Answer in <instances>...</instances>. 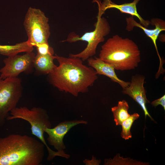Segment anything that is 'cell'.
I'll return each instance as SVG.
<instances>
[{
	"label": "cell",
	"mask_w": 165,
	"mask_h": 165,
	"mask_svg": "<svg viewBox=\"0 0 165 165\" xmlns=\"http://www.w3.org/2000/svg\"><path fill=\"white\" fill-rule=\"evenodd\" d=\"M59 63L53 71L48 74L49 82L60 91L77 96L88 92L98 79L97 74L91 67L84 65L78 57L55 55Z\"/></svg>",
	"instance_id": "6da1fadb"
},
{
	"label": "cell",
	"mask_w": 165,
	"mask_h": 165,
	"mask_svg": "<svg viewBox=\"0 0 165 165\" xmlns=\"http://www.w3.org/2000/svg\"><path fill=\"white\" fill-rule=\"evenodd\" d=\"M45 147L27 135L12 134L0 138V165H40Z\"/></svg>",
	"instance_id": "7a4b0ae2"
},
{
	"label": "cell",
	"mask_w": 165,
	"mask_h": 165,
	"mask_svg": "<svg viewBox=\"0 0 165 165\" xmlns=\"http://www.w3.org/2000/svg\"><path fill=\"white\" fill-rule=\"evenodd\" d=\"M99 57L121 71L134 69L141 61L140 51L132 40L118 35L109 38L101 46Z\"/></svg>",
	"instance_id": "3957f363"
},
{
	"label": "cell",
	"mask_w": 165,
	"mask_h": 165,
	"mask_svg": "<svg viewBox=\"0 0 165 165\" xmlns=\"http://www.w3.org/2000/svg\"><path fill=\"white\" fill-rule=\"evenodd\" d=\"M6 120L21 119L29 123L32 134L40 140L46 147L48 152L47 159L52 160L56 156H59L67 159L70 156L65 152L55 151L50 148L46 143L44 135L46 128H51V124L46 111L39 107H34L31 109L25 107H16L10 112Z\"/></svg>",
	"instance_id": "277c9868"
},
{
	"label": "cell",
	"mask_w": 165,
	"mask_h": 165,
	"mask_svg": "<svg viewBox=\"0 0 165 165\" xmlns=\"http://www.w3.org/2000/svg\"><path fill=\"white\" fill-rule=\"evenodd\" d=\"M94 26L95 29L93 31L86 32L81 37L71 33L66 40L62 41L72 43L82 41L87 43L86 47L82 51L75 54L71 53L69 56L78 57L83 61L96 54L98 45L105 41V37L110 33L111 28L107 20L101 16L97 17Z\"/></svg>",
	"instance_id": "5b68a950"
},
{
	"label": "cell",
	"mask_w": 165,
	"mask_h": 165,
	"mask_svg": "<svg viewBox=\"0 0 165 165\" xmlns=\"http://www.w3.org/2000/svg\"><path fill=\"white\" fill-rule=\"evenodd\" d=\"M49 18L39 9L30 7L25 16L24 25L30 46L48 43L50 35Z\"/></svg>",
	"instance_id": "8992f818"
},
{
	"label": "cell",
	"mask_w": 165,
	"mask_h": 165,
	"mask_svg": "<svg viewBox=\"0 0 165 165\" xmlns=\"http://www.w3.org/2000/svg\"><path fill=\"white\" fill-rule=\"evenodd\" d=\"M22 82L18 77H0V126L3 125L9 113L16 107L21 98Z\"/></svg>",
	"instance_id": "52a82bcc"
},
{
	"label": "cell",
	"mask_w": 165,
	"mask_h": 165,
	"mask_svg": "<svg viewBox=\"0 0 165 165\" xmlns=\"http://www.w3.org/2000/svg\"><path fill=\"white\" fill-rule=\"evenodd\" d=\"M35 55L33 51L7 57L3 60L4 66L0 69V77L2 79L18 77L21 73H31L33 67Z\"/></svg>",
	"instance_id": "ba28073f"
},
{
	"label": "cell",
	"mask_w": 165,
	"mask_h": 165,
	"mask_svg": "<svg viewBox=\"0 0 165 165\" xmlns=\"http://www.w3.org/2000/svg\"><path fill=\"white\" fill-rule=\"evenodd\" d=\"M87 122L82 120H67L60 123L53 128H46L45 132L48 135L47 140L49 144L53 146L57 151L64 152L65 146L63 142L64 136L73 127L80 124H86Z\"/></svg>",
	"instance_id": "9c48e42d"
},
{
	"label": "cell",
	"mask_w": 165,
	"mask_h": 165,
	"mask_svg": "<svg viewBox=\"0 0 165 165\" xmlns=\"http://www.w3.org/2000/svg\"><path fill=\"white\" fill-rule=\"evenodd\" d=\"M145 79L144 76L140 74L132 76L130 84L123 89L122 92L129 95L141 106L144 112L145 118L148 116L153 120L146 106V104L150 101L147 98L146 92L144 86Z\"/></svg>",
	"instance_id": "30bf717a"
},
{
	"label": "cell",
	"mask_w": 165,
	"mask_h": 165,
	"mask_svg": "<svg viewBox=\"0 0 165 165\" xmlns=\"http://www.w3.org/2000/svg\"><path fill=\"white\" fill-rule=\"evenodd\" d=\"M140 0H134L132 2L118 5L112 2L111 0H103L102 3L98 0H94L98 6L99 11L97 17H101L107 9L115 8L121 13L135 16L139 20L140 24L147 28L150 24V21L143 19L138 12L137 5Z\"/></svg>",
	"instance_id": "8fae6325"
},
{
	"label": "cell",
	"mask_w": 165,
	"mask_h": 165,
	"mask_svg": "<svg viewBox=\"0 0 165 165\" xmlns=\"http://www.w3.org/2000/svg\"><path fill=\"white\" fill-rule=\"evenodd\" d=\"M88 65L93 68L97 75L106 76L113 81L119 84L124 89L128 86L130 82H126L119 79L115 72V69L111 64L107 63L99 57H90L87 60Z\"/></svg>",
	"instance_id": "7c38bea8"
},
{
	"label": "cell",
	"mask_w": 165,
	"mask_h": 165,
	"mask_svg": "<svg viewBox=\"0 0 165 165\" xmlns=\"http://www.w3.org/2000/svg\"><path fill=\"white\" fill-rule=\"evenodd\" d=\"M56 56L51 54L42 55L37 53L33 61V67L36 73L49 74L53 72L57 66L53 62Z\"/></svg>",
	"instance_id": "4fadbf2b"
},
{
	"label": "cell",
	"mask_w": 165,
	"mask_h": 165,
	"mask_svg": "<svg viewBox=\"0 0 165 165\" xmlns=\"http://www.w3.org/2000/svg\"><path fill=\"white\" fill-rule=\"evenodd\" d=\"M34 48L29 45L28 41L12 45H0V54L7 57H12L21 52L33 51Z\"/></svg>",
	"instance_id": "5bb4252c"
},
{
	"label": "cell",
	"mask_w": 165,
	"mask_h": 165,
	"mask_svg": "<svg viewBox=\"0 0 165 165\" xmlns=\"http://www.w3.org/2000/svg\"><path fill=\"white\" fill-rule=\"evenodd\" d=\"M129 108L128 103L124 100L119 101L117 106L111 108L114 121L116 126L121 125L123 122L130 116L128 113Z\"/></svg>",
	"instance_id": "9a60e30c"
},
{
	"label": "cell",
	"mask_w": 165,
	"mask_h": 165,
	"mask_svg": "<svg viewBox=\"0 0 165 165\" xmlns=\"http://www.w3.org/2000/svg\"><path fill=\"white\" fill-rule=\"evenodd\" d=\"M150 21V24L155 26V32L154 35V39L152 41L157 54L159 57L160 60L159 66L162 67L163 64V61L161 58L158 50L156 45V40L158 38L160 32L162 31L165 30V21L160 18H152Z\"/></svg>",
	"instance_id": "2e32d148"
},
{
	"label": "cell",
	"mask_w": 165,
	"mask_h": 165,
	"mask_svg": "<svg viewBox=\"0 0 165 165\" xmlns=\"http://www.w3.org/2000/svg\"><path fill=\"white\" fill-rule=\"evenodd\" d=\"M140 115L136 113L130 116L122 123V130L121 133L122 138L125 140L131 138L132 135L130 130L134 121L138 119Z\"/></svg>",
	"instance_id": "e0dca14e"
},
{
	"label": "cell",
	"mask_w": 165,
	"mask_h": 165,
	"mask_svg": "<svg viewBox=\"0 0 165 165\" xmlns=\"http://www.w3.org/2000/svg\"><path fill=\"white\" fill-rule=\"evenodd\" d=\"M127 22L126 30L128 31L133 30L134 27H137L141 28L146 34L149 37L152 41L154 39V35L155 32V29H149L145 27L140 23L136 22L134 19L133 16H130L126 19Z\"/></svg>",
	"instance_id": "ac0fdd59"
},
{
	"label": "cell",
	"mask_w": 165,
	"mask_h": 165,
	"mask_svg": "<svg viewBox=\"0 0 165 165\" xmlns=\"http://www.w3.org/2000/svg\"><path fill=\"white\" fill-rule=\"evenodd\" d=\"M35 47L36 48L37 53L42 55L47 54L53 55L54 54L53 49L52 47L49 46L48 43H44L38 44Z\"/></svg>",
	"instance_id": "d6986e66"
},
{
	"label": "cell",
	"mask_w": 165,
	"mask_h": 165,
	"mask_svg": "<svg viewBox=\"0 0 165 165\" xmlns=\"http://www.w3.org/2000/svg\"><path fill=\"white\" fill-rule=\"evenodd\" d=\"M151 105L155 107H156L158 105H160L163 108L164 110H165V95H163L160 98L156 100L151 103Z\"/></svg>",
	"instance_id": "ffe728a7"
}]
</instances>
